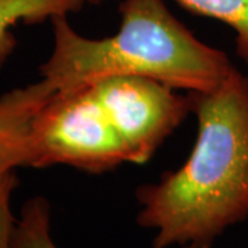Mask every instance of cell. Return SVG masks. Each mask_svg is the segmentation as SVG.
<instances>
[{"instance_id":"1","label":"cell","mask_w":248,"mask_h":248,"mask_svg":"<svg viewBox=\"0 0 248 248\" xmlns=\"http://www.w3.org/2000/svg\"><path fill=\"white\" fill-rule=\"evenodd\" d=\"M197 117L190 156L135 192L153 248H211L248 218V76L233 69L211 93H189Z\"/></svg>"},{"instance_id":"2","label":"cell","mask_w":248,"mask_h":248,"mask_svg":"<svg viewBox=\"0 0 248 248\" xmlns=\"http://www.w3.org/2000/svg\"><path fill=\"white\" fill-rule=\"evenodd\" d=\"M117 33L89 39L65 16L51 18L54 46L40 65L54 91H72L113 76H141L186 93H211L234 69L228 54L199 40L164 0H123Z\"/></svg>"},{"instance_id":"3","label":"cell","mask_w":248,"mask_h":248,"mask_svg":"<svg viewBox=\"0 0 248 248\" xmlns=\"http://www.w3.org/2000/svg\"><path fill=\"white\" fill-rule=\"evenodd\" d=\"M123 163L128 153L91 86L54 91L32 122L27 167L102 174Z\"/></svg>"},{"instance_id":"4","label":"cell","mask_w":248,"mask_h":248,"mask_svg":"<svg viewBox=\"0 0 248 248\" xmlns=\"http://www.w3.org/2000/svg\"><path fill=\"white\" fill-rule=\"evenodd\" d=\"M128 153L130 163L143 164L193 113L192 97L157 80L113 76L91 86Z\"/></svg>"},{"instance_id":"5","label":"cell","mask_w":248,"mask_h":248,"mask_svg":"<svg viewBox=\"0 0 248 248\" xmlns=\"http://www.w3.org/2000/svg\"><path fill=\"white\" fill-rule=\"evenodd\" d=\"M54 94L42 79L0 97V184L18 167H27L29 134L37 112Z\"/></svg>"},{"instance_id":"6","label":"cell","mask_w":248,"mask_h":248,"mask_svg":"<svg viewBox=\"0 0 248 248\" xmlns=\"http://www.w3.org/2000/svg\"><path fill=\"white\" fill-rule=\"evenodd\" d=\"M84 3V0H0V69L17 45L11 28L19 22L36 25L54 17H66L79 11Z\"/></svg>"},{"instance_id":"7","label":"cell","mask_w":248,"mask_h":248,"mask_svg":"<svg viewBox=\"0 0 248 248\" xmlns=\"http://www.w3.org/2000/svg\"><path fill=\"white\" fill-rule=\"evenodd\" d=\"M9 248H60L51 237V205L46 197L33 196L22 204L10 232Z\"/></svg>"},{"instance_id":"8","label":"cell","mask_w":248,"mask_h":248,"mask_svg":"<svg viewBox=\"0 0 248 248\" xmlns=\"http://www.w3.org/2000/svg\"><path fill=\"white\" fill-rule=\"evenodd\" d=\"M196 16L223 22L236 33V53L248 65V0H177Z\"/></svg>"},{"instance_id":"9","label":"cell","mask_w":248,"mask_h":248,"mask_svg":"<svg viewBox=\"0 0 248 248\" xmlns=\"http://www.w3.org/2000/svg\"><path fill=\"white\" fill-rule=\"evenodd\" d=\"M18 185L17 174H11L0 184V248H9L10 232L16 217L11 213V196Z\"/></svg>"},{"instance_id":"10","label":"cell","mask_w":248,"mask_h":248,"mask_svg":"<svg viewBox=\"0 0 248 248\" xmlns=\"http://www.w3.org/2000/svg\"><path fill=\"white\" fill-rule=\"evenodd\" d=\"M86 3H90V4H99V3H102L104 0H84Z\"/></svg>"}]
</instances>
